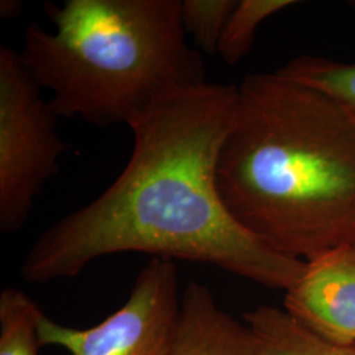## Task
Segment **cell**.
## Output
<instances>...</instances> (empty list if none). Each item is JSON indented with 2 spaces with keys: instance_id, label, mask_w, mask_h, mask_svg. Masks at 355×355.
<instances>
[{
  "instance_id": "1",
  "label": "cell",
  "mask_w": 355,
  "mask_h": 355,
  "mask_svg": "<svg viewBox=\"0 0 355 355\" xmlns=\"http://www.w3.org/2000/svg\"><path fill=\"white\" fill-rule=\"evenodd\" d=\"M239 86L205 83L154 103L128 127L133 149L114 183L45 229L20 267L32 284L71 279L107 255L149 254L207 263L288 291L306 262L274 252L241 227L217 187V162Z\"/></svg>"
},
{
  "instance_id": "2",
  "label": "cell",
  "mask_w": 355,
  "mask_h": 355,
  "mask_svg": "<svg viewBox=\"0 0 355 355\" xmlns=\"http://www.w3.org/2000/svg\"><path fill=\"white\" fill-rule=\"evenodd\" d=\"M216 178L230 215L277 253L309 262L355 243V120L324 91L245 76Z\"/></svg>"
},
{
  "instance_id": "3",
  "label": "cell",
  "mask_w": 355,
  "mask_h": 355,
  "mask_svg": "<svg viewBox=\"0 0 355 355\" xmlns=\"http://www.w3.org/2000/svg\"><path fill=\"white\" fill-rule=\"evenodd\" d=\"M180 0L45 3L54 31L26 28L21 57L58 117L96 127L133 121L154 103L203 86L207 69L187 44Z\"/></svg>"
},
{
  "instance_id": "4",
  "label": "cell",
  "mask_w": 355,
  "mask_h": 355,
  "mask_svg": "<svg viewBox=\"0 0 355 355\" xmlns=\"http://www.w3.org/2000/svg\"><path fill=\"white\" fill-rule=\"evenodd\" d=\"M20 53L0 48V232L26 225L45 184L69 149L58 116Z\"/></svg>"
},
{
  "instance_id": "5",
  "label": "cell",
  "mask_w": 355,
  "mask_h": 355,
  "mask_svg": "<svg viewBox=\"0 0 355 355\" xmlns=\"http://www.w3.org/2000/svg\"><path fill=\"white\" fill-rule=\"evenodd\" d=\"M180 305L174 262L152 258L137 274L125 303L89 329L64 327L44 315L41 346L70 355H166Z\"/></svg>"
},
{
  "instance_id": "6",
  "label": "cell",
  "mask_w": 355,
  "mask_h": 355,
  "mask_svg": "<svg viewBox=\"0 0 355 355\" xmlns=\"http://www.w3.org/2000/svg\"><path fill=\"white\" fill-rule=\"evenodd\" d=\"M284 309L320 338L355 346V243L306 262L286 291Z\"/></svg>"
},
{
  "instance_id": "7",
  "label": "cell",
  "mask_w": 355,
  "mask_h": 355,
  "mask_svg": "<svg viewBox=\"0 0 355 355\" xmlns=\"http://www.w3.org/2000/svg\"><path fill=\"white\" fill-rule=\"evenodd\" d=\"M166 355H258L246 324L217 304L211 290L190 282L180 296L173 338Z\"/></svg>"
},
{
  "instance_id": "8",
  "label": "cell",
  "mask_w": 355,
  "mask_h": 355,
  "mask_svg": "<svg viewBox=\"0 0 355 355\" xmlns=\"http://www.w3.org/2000/svg\"><path fill=\"white\" fill-rule=\"evenodd\" d=\"M242 318L258 355H355V346H338L320 338L284 308L259 305Z\"/></svg>"
},
{
  "instance_id": "9",
  "label": "cell",
  "mask_w": 355,
  "mask_h": 355,
  "mask_svg": "<svg viewBox=\"0 0 355 355\" xmlns=\"http://www.w3.org/2000/svg\"><path fill=\"white\" fill-rule=\"evenodd\" d=\"M44 315L26 292L6 287L0 293V355H40L38 325Z\"/></svg>"
},
{
  "instance_id": "10",
  "label": "cell",
  "mask_w": 355,
  "mask_h": 355,
  "mask_svg": "<svg viewBox=\"0 0 355 355\" xmlns=\"http://www.w3.org/2000/svg\"><path fill=\"white\" fill-rule=\"evenodd\" d=\"M278 73L295 82L324 91L341 103L355 120V64L318 55L292 58Z\"/></svg>"
},
{
  "instance_id": "11",
  "label": "cell",
  "mask_w": 355,
  "mask_h": 355,
  "mask_svg": "<svg viewBox=\"0 0 355 355\" xmlns=\"http://www.w3.org/2000/svg\"><path fill=\"white\" fill-rule=\"evenodd\" d=\"M293 0H240L230 13L218 42L217 53L229 64H239L252 49L259 26L286 8Z\"/></svg>"
},
{
  "instance_id": "12",
  "label": "cell",
  "mask_w": 355,
  "mask_h": 355,
  "mask_svg": "<svg viewBox=\"0 0 355 355\" xmlns=\"http://www.w3.org/2000/svg\"><path fill=\"white\" fill-rule=\"evenodd\" d=\"M236 0H183L180 20L186 35H191L199 49L215 54Z\"/></svg>"
},
{
  "instance_id": "13",
  "label": "cell",
  "mask_w": 355,
  "mask_h": 355,
  "mask_svg": "<svg viewBox=\"0 0 355 355\" xmlns=\"http://www.w3.org/2000/svg\"><path fill=\"white\" fill-rule=\"evenodd\" d=\"M26 8V3L21 0H1L0 1V17L6 20L17 19Z\"/></svg>"
},
{
  "instance_id": "14",
  "label": "cell",
  "mask_w": 355,
  "mask_h": 355,
  "mask_svg": "<svg viewBox=\"0 0 355 355\" xmlns=\"http://www.w3.org/2000/svg\"><path fill=\"white\" fill-rule=\"evenodd\" d=\"M353 6H354V10H355V3H354V4H353Z\"/></svg>"
}]
</instances>
